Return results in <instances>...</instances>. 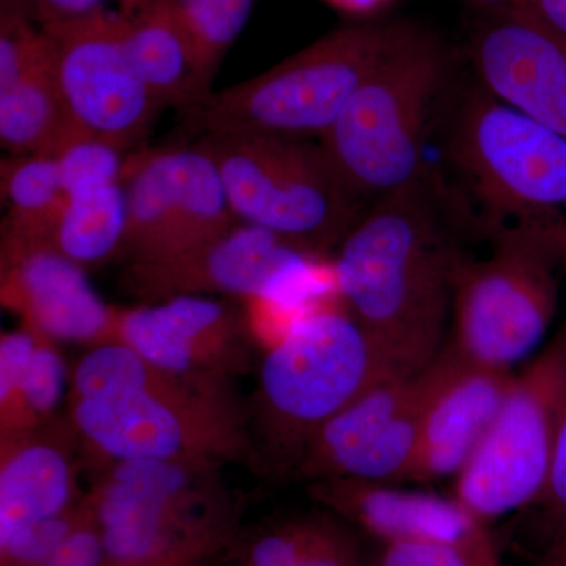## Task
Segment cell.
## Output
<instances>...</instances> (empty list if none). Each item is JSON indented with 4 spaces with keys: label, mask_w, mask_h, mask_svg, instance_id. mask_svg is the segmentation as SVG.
<instances>
[{
    "label": "cell",
    "mask_w": 566,
    "mask_h": 566,
    "mask_svg": "<svg viewBox=\"0 0 566 566\" xmlns=\"http://www.w3.org/2000/svg\"><path fill=\"white\" fill-rule=\"evenodd\" d=\"M461 260L427 180L378 199L338 244L335 286L387 376L415 378L441 352Z\"/></svg>",
    "instance_id": "cell-1"
},
{
    "label": "cell",
    "mask_w": 566,
    "mask_h": 566,
    "mask_svg": "<svg viewBox=\"0 0 566 566\" xmlns=\"http://www.w3.org/2000/svg\"><path fill=\"white\" fill-rule=\"evenodd\" d=\"M419 29L406 21L342 25L259 76L212 92L192 114L205 134L322 137L354 93Z\"/></svg>",
    "instance_id": "cell-2"
},
{
    "label": "cell",
    "mask_w": 566,
    "mask_h": 566,
    "mask_svg": "<svg viewBox=\"0 0 566 566\" xmlns=\"http://www.w3.org/2000/svg\"><path fill=\"white\" fill-rule=\"evenodd\" d=\"M447 69L444 48L419 29L323 134L327 158L360 199H381L424 181V136Z\"/></svg>",
    "instance_id": "cell-3"
},
{
    "label": "cell",
    "mask_w": 566,
    "mask_h": 566,
    "mask_svg": "<svg viewBox=\"0 0 566 566\" xmlns=\"http://www.w3.org/2000/svg\"><path fill=\"white\" fill-rule=\"evenodd\" d=\"M221 174L238 222L273 232L303 251L342 243L360 197L342 180L322 144L281 134H205L197 142Z\"/></svg>",
    "instance_id": "cell-4"
},
{
    "label": "cell",
    "mask_w": 566,
    "mask_h": 566,
    "mask_svg": "<svg viewBox=\"0 0 566 566\" xmlns=\"http://www.w3.org/2000/svg\"><path fill=\"white\" fill-rule=\"evenodd\" d=\"M450 161L483 208L491 233L527 227L566 249V139L476 84L450 126Z\"/></svg>",
    "instance_id": "cell-5"
},
{
    "label": "cell",
    "mask_w": 566,
    "mask_h": 566,
    "mask_svg": "<svg viewBox=\"0 0 566 566\" xmlns=\"http://www.w3.org/2000/svg\"><path fill=\"white\" fill-rule=\"evenodd\" d=\"M566 249L527 227L493 232L482 260H463L453 286V335L468 359L510 371L542 348L556 318Z\"/></svg>",
    "instance_id": "cell-6"
},
{
    "label": "cell",
    "mask_w": 566,
    "mask_h": 566,
    "mask_svg": "<svg viewBox=\"0 0 566 566\" xmlns=\"http://www.w3.org/2000/svg\"><path fill=\"white\" fill-rule=\"evenodd\" d=\"M386 376L345 305H324L293 319L260 371L279 458L297 465L316 431Z\"/></svg>",
    "instance_id": "cell-7"
},
{
    "label": "cell",
    "mask_w": 566,
    "mask_h": 566,
    "mask_svg": "<svg viewBox=\"0 0 566 566\" xmlns=\"http://www.w3.org/2000/svg\"><path fill=\"white\" fill-rule=\"evenodd\" d=\"M566 395V326L513 378L479 449L453 479V497L480 521L538 504Z\"/></svg>",
    "instance_id": "cell-8"
},
{
    "label": "cell",
    "mask_w": 566,
    "mask_h": 566,
    "mask_svg": "<svg viewBox=\"0 0 566 566\" xmlns=\"http://www.w3.org/2000/svg\"><path fill=\"white\" fill-rule=\"evenodd\" d=\"M40 29L52 76L81 133L122 151L145 139L163 107L134 65L117 11L103 7Z\"/></svg>",
    "instance_id": "cell-9"
},
{
    "label": "cell",
    "mask_w": 566,
    "mask_h": 566,
    "mask_svg": "<svg viewBox=\"0 0 566 566\" xmlns=\"http://www.w3.org/2000/svg\"><path fill=\"white\" fill-rule=\"evenodd\" d=\"M202 465L197 461H117L95 493L92 516L114 565L196 557L210 542Z\"/></svg>",
    "instance_id": "cell-10"
},
{
    "label": "cell",
    "mask_w": 566,
    "mask_h": 566,
    "mask_svg": "<svg viewBox=\"0 0 566 566\" xmlns=\"http://www.w3.org/2000/svg\"><path fill=\"white\" fill-rule=\"evenodd\" d=\"M73 419L81 434L115 461L207 463L238 444L232 416L211 394L164 371L142 389L74 401Z\"/></svg>",
    "instance_id": "cell-11"
},
{
    "label": "cell",
    "mask_w": 566,
    "mask_h": 566,
    "mask_svg": "<svg viewBox=\"0 0 566 566\" xmlns=\"http://www.w3.org/2000/svg\"><path fill=\"white\" fill-rule=\"evenodd\" d=\"M312 256L273 232L238 222L210 243L155 263H129L125 283L147 300L232 294L289 305L311 289Z\"/></svg>",
    "instance_id": "cell-12"
},
{
    "label": "cell",
    "mask_w": 566,
    "mask_h": 566,
    "mask_svg": "<svg viewBox=\"0 0 566 566\" xmlns=\"http://www.w3.org/2000/svg\"><path fill=\"white\" fill-rule=\"evenodd\" d=\"M419 452L415 378L386 376L319 428L297 468L312 479L412 482Z\"/></svg>",
    "instance_id": "cell-13"
},
{
    "label": "cell",
    "mask_w": 566,
    "mask_h": 566,
    "mask_svg": "<svg viewBox=\"0 0 566 566\" xmlns=\"http://www.w3.org/2000/svg\"><path fill=\"white\" fill-rule=\"evenodd\" d=\"M510 371L468 359L447 342L416 376L419 452L412 482L455 479L493 424L513 382Z\"/></svg>",
    "instance_id": "cell-14"
},
{
    "label": "cell",
    "mask_w": 566,
    "mask_h": 566,
    "mask_svg": "<svg viewBox=\"0 0 566 566\" xmlns=\"http://www.w3.org/2000/svg\"><path fill=\"white\" fill-rule=\"evenodd\" d=\"M471 59L488 93L566 139L565 35L528 11H502L476 31Z\"/></svg>",
    "instance_id": "cell-15"
},
{
    "label": "cell",
    "mask_w": 566,
    "mask_h": 566,
    "mask_svg": "<svg viewBox=\"0 0 566 566\" xmlns=\"http://www.w3.org/2000/svg\"><path fill=\"white\" fill-rule=\"evenodd\" d=\"M2 300L46 340H115L117 311L95 292L85 268L50 243L2 238Z\"/></svg>",
    "instance_id": "cell-16"
},
{
    "label": "cell",
    "mask_w": 566,
    "mask_h": 566,
    "mask_svg": "<svg viewBox=\"0 0 566 566\" xmlns=\"http://www.w3.org/2000/svg\"><path fill=\"white\" fill-rule=\"evenodd\" d=\"M115 340L164 374L208 378L233 365L240 322L229 305L200 294L117 311Z\"/></svg>",
    "instance_id": "cell-17"
},
{
    "label": "cell",
    "mask_w": 566,
    "mask_h": 566,
    "mask_svg": "<svg viewBox=\"0 0 566 566\" xmlns=\"http://www.w3.org/2000/svg\"><path fill=\"white\" fill-rule=\"evenodd\" d=\"M322 482L316 490L323 501L382 543L430 542L494 551L485 523L453 495L442 497L360 480Z\"/></svg>",
    "instance_id": "cell-18"
},
{
    "label": "cell",
    "mask_w": 566,
    "mask_h": 566,
    "mask_svg": "<svg viewBox=\"0 0 566 566\" xmlns=\"http://www.w3.org/2000/svg\"><path fill=\"white\" fill-rule=\"evenodd\" d=\"M126 46L142 80L161 107L196 111L211 95L189 32L167 0H118Z\"/></svg>",
    "instance_id": "cell-19"
},
{
    "label": "cell",
    "mask_w": 566,
    "mask_h": 566,
    "mask_svg": "<svg viewBox=\"0 0 566 566\" xmlns=\"http://www.w3.org/2000/svg\"><path fill=\"white\" fill-rule=\"evenodd\" d=\"M74 475L57 442L24 439L9 446L0 469V545L21 528L71 512Z\"/></svg>",
    "instance_id": "cell-20"
},
{
    "label": "cell",
    "mask_w": 566,
    "mask_h": 566,
    "mask_svg": "<svg viewBox=\"0 0 566 566\" xmlns=\"http://www.w3.org/2000/svg\"><path fill=\"white\" fill-rule=\"evenodd\" d=\"M84 139L52 76L46 44L31 69L0 84V144L10 156L57 158Z\"/></svg>",
    "instance_id": "cell-21"
},
{
    "label": "cell",
    "mask_w": 566,
    "mask_h": 566,
    "mask_svg": "<svg viewBox=\"0 0 566 566\" xmlns=\"http://www.w3.org/2000/svg\"><path fill=\"white\" fill-rule=\"evenodd\" d=\"M166 155L175 205L169 260L222 237L237 226L238 219L210 153L196 142L192 147L170 148Z\"/></svg>",
    "instance_id": "cell-22"
},
{
    "label": "cell",
    "mask_w": 566,
    "mask_h": 566,
    "mask_svg": "<svg viewBox=\"0 0 566 566\" xmlns=\"http://www.w3.org/2000/svg\"><path fill=\"white\" fill-rule=\"evenodd\" d=\"M126 234L129 263H155L172 251L175 205L166 150L140 153L126 161Z\"/></svg>",
    "instance_id": "cell-23"
},
{
    "label": "cell",
    "mask_w": 566,
    "mask_h": 566,
    "mask_svg": "<svg viewBox=\"0 0 566 566\" xmlns=\"http://www.w3.org/2000/svg\"><path fill=\"white\" fill-rule=\"evenodd\" d=\"M6 240L50 243L65 210L61 166L51 156H10L2 161Z\"/></svg>",
    "instance_id": "cell-24"
},
{
    "label": "cell",
    "mask_w": 566,
    "mask_h": 566,
    "mask_svg": "<svg viewBox=\"0 0 566 566\" xmlns=\"http://www.w3.org/2000/svg\"><path fill=\"white\" fill-rule=\"evenodd\" d=\"M66 196L52 245L84 268L120 253L126 234L123 180L82 186Z\"/></svg>",
    "instance_id": "cell-25"
},
{
    "label": "cell",
    "mask_w": 566,
    "mask_h": 566,
    "mask_svg": "<svg viewBox=\"0 0 566 566\" xmlns=\"http://www.w3.org/2000/svg\"><path fill=\"white\" fill-rule=\"evenodd\" d=\"M189 32L205 73L214 80L227 52L251 20L256 0H167Z\"/></svg>",
    "instance_id": "cell-26"
},
{
    "label": "cell",
    "mask_w": 566,
    "mask_h": 566,
    "mask_svg": "<svg viewBox=\"0 0 566 566\" xmlns=\"http://www.w3.org/2000/svg\"><path fill=\"white\" fill-rule=\"evenodd\" d=\"M65 389V364L57 349L41 337L17 389L2 403L3 428L21 431L51 416Z\"/></svg>",
    "instance_id": "cell-27"
},
{
    "label": "cell",
    "mask_w": 566,
    "mask_h": 566,
    "mask_svg": "<svg viewBox=\"0 0 566 566\" xmlns=\"http://www.w3.org/2000/svg\"><path fill=\"white\" fill-rule=\"evenodd\" d=\"M163 371L118 340L96 345L77 364L73 375L76 400L111 397L153 385Z\"/></svg>",
    "instance_id": "cell-28"
},
{
    "label": "cell",
    "mask_w": 566,
    "mask_h": 566,
    "mask_svg": "<svg viewBox=\"0 0 566 566\" xmlns=\"http://www.w3.org/2000/svg\"><path fill=\"white\" fill-rule=\"evenodd\" d=\"M365 566H499L495 551L444 543H382L378 556Z\"/></svg>",
    "instance_id": "cell-29"
},
{
    "label": "cell",
    "mask_w": 566,
    "mask_h": 566,
    "mask_svg": "<svg viewBox=\"0 0 566 566\" xmlns=\"http://www.w3.org/2000/svg\"><path fill=\"white\" fill-rule=\"evenodd\" d=\"M122 150L102 140L84 139L57 156L66 193L87 185L122 181L126 161Z\"/></svg>",
    "instance_id": "cell-30"
},
{
    "label": "cell",
    "mask_w": 566,
    "mask_h": 566,
    "mask_svg": "<svg viewBox=\"0 0 566 566\" xmlns=\"http://www.w3.org/2000/svg\"><path fill=\"white\" fill-rule=\"evenodd\" d=\"M80 513L51 517L21 528L9 542L0 545L2 566H44L57 553L66 536L80 523Z\"/></svg>",
    "instance_id": "cell-31"
},
{
    "label": "cell",
    "mask_w": 566,
    "mask_h": 566,
    "mask_svg": "<svg viewBox=\"0 0 566 566\" xmlns=\"http://www.w3.org/2000/svg\"><path fill=\"white\" fill-rule=\"evenodd\" d=\"M318 526L319 523L294 524L262 536L252 546L245 566H297Z\"/></svg>",
    "instance_id": "cell-32"
},
{
    "label": "cell",
    "mask_w": 566,
    "mask_h": 566,
    "mask_svg": "<svg viewBox=\"0 0 566 566\" xmlns=\"http://www.w3.org/2000/svg\"><path fill=\"white\" fill-rule=\"evenodd\" d=\"M359 546L334 524L319 523L318 531L297 566H365Z\"/></svg>",
    "instance_id": "cell-33"
},
{
    "label": "cell",
    "mask_w": 566,
    "mask_h": 566,
    "mask_svg": "<svg viewBox=\"0 0 566 566\" xmlns=\"http://www.w3.org/2000/svg\"><path fill=\"white\" fill-rule=\"evenodd\" d=\"M106 558L99 528L92 513H85L44 566H103Z\"/></svg>",
    "instance_id": "cell-34"
},
{
    "label": "cell",
    "mask_w": 566,
    "mask_h": 566,
    "mask_svg": "<svg viewBox=\"0 0 566 566\" xmlns=\"http://www.w3.org/2000/svg\"><path fill=\"white\" fill-rule=\"evenodd\" d=\"M538 504L545 509V515L553 524L554 543L566 535V395L560 420H558L553 471H551L545 494L539 499Z\"/></svg>",
    "instance_id": "cell-35"
},
{
    "label": "cell",
    "mask_w": 566,
    "mask_h": 566,
    "mask_svg": "<svg viewBox=\"0 0 566 566\" xmlns=\"http://www.w3.org/2000/svg\"><path fill=\"white\" fill-rule=\"evenodd\" d=\"M32 329L13 331L0 342V403L9 400L17 389L22 371L40 342Z\"/></svg>",
    "instance_id": "cell-36"
},
{
    "label": "cell",
    "mask_w": 566,
    "mask_h": 566,
    "mask_svg": "<svg viewBox=\"0 0 566 566\" xmlns=\"http://www.w3.org/2000/svg\"><path fill=\"white\" fill-rule=\"evenodd\" d=\"M104 0H33L32 20L40 25L76 20L103 9Z\"/></svg>",
    "instance_id": "cell-37"
},
{
    "label": "cell",
    "mask_w": 566,
    "mask_h": 566,
    "mask_svg": "<svg viewBox=\"0 0 566 566\" xmlns=\"http://www.w3.org/2000/svg\"><path fill=\"white\" fill-rule=\"evenodd\" d=\"M524 11L566 36V0H528Z\"/></svg>",
    "instance_id": "cell-38"
},
{
    "label": "cell",
    "mask_w": 566,
    "mask_h": 566,
    "mask_svg": "<svg viewBox=\"0 0 566 566\" xmlns=\"http://www.w3.org/2000/svg\"><path fill=\"white\" fill-rule=\"evenodd\" d=\"M324 2L329 3L335 10L344 11L349 17L368 18L386 9L394 0H324Z\"/></svg>",
    "instance_id": "cell-39"
},
{
    "label": "cell",
    "mask_w": 566,
    "mask_h": 566,
    "mask_svg": "<svg viewBox=\"0 0 566 566\" xmlns=\"http://www.w3.org/2000/svg\"><path fill=\"white\" fill-rule=\"evenodd\" d=\"M464 2L482 7L493 13H502V11L526 10L528 0H464Z\"/></svg>",
    "instance_id": "cell-40"
},
{
    "label": "cell",
    "mask_w": 566,
    "mask_h": 566,
    "mask_svg": "<svg viewBox=\"0 0 566 566\" xmlns=\"http://www.w3.org/2000/svg\"><path fill=\"white\" fill-rule=\"evenodd\" d=\"M543 566H566V535L551 545Z\"/></svg>",
    "instance_id": "cell-41"
},
{
    "label": "cell",
    "mask_w": 566,
    "mask_h": 566,
    "mask_svg": "<svg viewBox=\"0 0 566 566\" xmlns=\"http://www.w3.org/2000/svg\"><path fill=\"white\" fill-rule=\"evenodd\" d=\"M33 0H0V14H24L32 18Z\"/></svg>",
    "instance_id": "cell-42"
},
{
    "label": "cell",
    "mask_w": 566,
    "mask_h": 566,
    "mask_svg": "<svg viewBox=\"0 0 566 566\" xmlns=\"http://www.w3.org/2000/svg\"><path fill=\"white\" fill-rule=\"evenodd\" d=\"M114 566H126V565H114ZM133 566H177L174 564H151V565H133Z\"/></svg>",
    "instance_id": "cell-43"
}]
</instances>
